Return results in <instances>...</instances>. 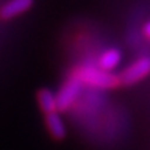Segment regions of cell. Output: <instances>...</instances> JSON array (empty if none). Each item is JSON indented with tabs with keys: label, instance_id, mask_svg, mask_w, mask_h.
I'll use <instances>...</instances> for the list:
<instances>
[{
	"label": "cell",
	"instance_id": "1",
	"mask_svg": "<svg viewBox=\"0 0 150 150\" xmlns=\"http://www.w3.org/2000/svg\"><path fill=\"white\" fill-rule=\"evenodd\" d=\"M72 75L78 78L83 86H89L92 89H114L121 86L117 74L104 71L93 64L81 65L75 68Z\"/></svg>",
	"mask_w": 150,
	"mask_h": 150
},
{
	"label": "cell",
	"instance_id": "2",
	"mask_svg": "<svg viewBox=\"0 0 150 150\" xmlns=\"http://www.w3.org/2000/svg\"><path fill=\"white\" fill-rule=\"evenodd\" d=\"M150 75V56H142L139 59L132 61L127 65L120 74V85L121 86H132L139 83Z\"/></svg>",
	"mask_w": 150,
	"mask_h": 150
},
{
	"label": "cell",
	"instance_id": "3",
	"mask_svg": "<svg viewBox=\"0 0 150 150\" xmlns=\"http://www.w3.org/2000/svg\"><path fill=\"white\" fill-rule=\"evenodd\" d=\"M82 82L74 75H71L63 85L60 86L59 92L56 93L57 97V107L59 111H67L74 106L82 93Z\"/></svg>",
	"mask_w": 150,
	"mask_h": 150
},
{
	"label": "cell",
	"instance_id": "4",
	"mask_svg": "<svg viewBox=\"0 0 150 150\" xmlns=\"http://www.w3.org/2000/svg\"><path fill=\"white\" fill-rule=\"evenodd\" d=\"M33 4V0H8L1 8H0V17L3 20H11L18 16H22L27 13Z\"/></svg>",
	"mask_w": 150,
	"mask_h": 150
},
{
	"label": "cell",
	"instance_id": "5",
	"mask_svg": "<svg viewBox=\"0 0 150 150\" xmlns=\"http://www.w3.org/2000/svg\"><path fill=\"white\" fill-rule=\"evenodd\" d=\"M122 61V53L117 47H108L103 50L99 59H97V67L104 71L112 72Z\"/></svg>",
	"mask_w": 150,
	"mask_h": 150
},
{
	"label": "cell",
	"instance_id": "6",
	"mask_svg": "<svg viewBox=\"0 0 150 150\" xmlns=\"http://www.w3.org/2000/svg\"><path fill=\"white\" fill-rule=\"evenodd\" d=\"M45 122H46V128L50 132V135L54 139L61 140L65 138L67 135V128H65L64 120L61 117L60 111H54L50 114L45 115Z\"/></svg>",
	"mask_w": 150,
	"mask_h": 150
},
{
	"label": "cell",
	"instance_id": "7",
	"mask_svg": "<svg viewBox=\"0 0 150 150\" xmlns=\"http://www.w3.org/2000/svg\"><path fill=\"white\" fill-rule=\"evenodd\" d=\"M38 104H39L40 110L45 112V115L50 114V112L59 111L56 93L52 92L50 89H40L38 92Z\"/></svg>",
	"mask_w": 150,
	"mask_h": 150
},
{
	"label": "cell",
	"instance_id": "8",
	"mask_svg": "<svg viewBox=\"0 0 150 150\" xmlns=\"http://www.w3.org/2000/svg\"><path fill=\"white\" fill-rule=\"evenodd\" d=\"M145 35L150 39V22H147V24H146V27H145Z\"/></svg>",
	"mask_w": 150,
	"mask_h": 150
}]
</instances>
